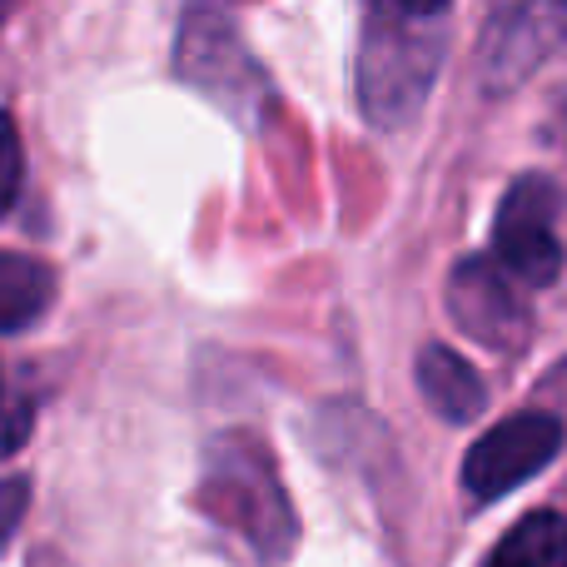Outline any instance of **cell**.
Masks as SVG:
<instances>
[{"instance_id":"obj_11","label":"cell","mask_w":567,"mask_h":567,"mask_svg":"<svg viewBox=\"0 0 567 567\" xmlns=\"http://www.w3.org/2000/svg\"><path fill=\"white\" fill-rule=\"evenodd\" d=\"M20 189V135L10 125V115H0V215H10Z\"/></svg>"},{"instance_id":"obj_3","label":"cell","mask_w":567,"mask_h":567,"mask_svg":"<svg viewBox=\"0 0 567 567\" xmlns=\"http://www.w3.org/2000/svg\"><path fill=\"white\" fill-rule=\"evenodd\" d=\"M493 249L498 269H508L523 284H553L563 269L558 245V185L543 175H523L503 195L498 219H493Z\"/></svg>"},{"instance_id":"obj_7","label":"cell","mask_w":567,"mask_h":567,"mask_svg":"<svg viewBox=\"0 0 567 567\" xmlns=\"http://www.w3.org/2000/svg\"><path fill=\"white\" fill-rule=\"evenodd\" d=\"M567 25V10L558 6H513L498 10L483 30L478 70L488 75V85H518V75H528L533 65H543L553 45H558Z\"/></svg>"},{"instance_id":"obj_2","label":"cell","mask_w":567,"mask_h":567,"mask_svg":"<svg viewBox=\"0 0 567 567\" xmlns=\"http://www.w3.org/2000/svg\"><path fill=\"white\" fill-rule=\"evenodd\" d=\"M199 503H205V513L219 528L235 533L265 567H279L289 558L293 538H299V523H293V508L284 498L279 468L255 433H225V439L209 443Z\"/></svg>"},{"instance_id":"obj_10","label":"cell","mask_w":567,"mask_h":567,"mask_svg":"<svg viewBox=\"0 0 567 567\" xmlns=\"http://www.w3.org/2000/svg\"><path fill=\"white\" fill-rule=\"evenodd\" d=\"M483 567H567V518L553 508L518 518Z\"/></svg>"},{"instance_id":"obj_4","label":"cell","mask_w":567,"mask_h":567,"mask_svg":"<svg viewBox=\"0 0 567 567\" xmlns=\"http://www.w3.org/2000/svg\"><path fill=\"white\" fill-rule=\"evenodd\" d=\"M179 70L189 85H199L209 100H219L235 115H255L265 100V75L245 55L239 30L219 10H189L185 35H179Z\"/></svg>"},{"instance_id":"obj_6","label":"cell","mask_w":567,"mask_h":567,"mask_svg":"<svg viewBox=\"0 0 567 567\" xmlns=\"http://www.w3.org/2000/svg\"><path fill=\"white\" fill-rule=\"evenodd\" d=\"M449 309L463 333L498 353H518L528 343V313L513 293L508 275L493 259H463L449 275Z\"/></svg>"},{"instance_id":"obj_5","label":"cell","mask_w":567,"mask_h":567,"mask_svg":"<svg viewBox=\"0 0 567 567\" xmlns=\"http://www.w3.org/2000/svg\"><path fill=\"white\" fill-rule=\"evenodd\" d=\"M563 449V423L553 413H513L488 429L463 458V483L473 498H503L543 473Z\"/></svg>"},{"instance_id":"obj_1","label":"cell","mask_w":567,"mask_h":567,"mask_svg":"<svg viewBox=\"0 0 567 567\" xmlns=\"http://www.w3.org/2000/svg\"><path fill=\"white\" fill-rule=\"evenodd\" d=\"M449 10L373 6L359 40V110L383 130L409 125L423 110L443 65Z\"/></svg>"},{"instance_id":"obj_8","label":"cell","mask_w":567,"mask_h":567,"mask_svg":"<svg viewBox=\"0 0 567 567\" xmlns=\"http://www.w3.org/2000/svg\"><path fill=\"white\" fill-rule=\"evenodd\" d=\"M419 389L429 399V409L439 413L443 423H468L483 413L488 393H483V373L473 369L468 359L449 349V343H429L419 359Z\"/></svg>"},{"instance_id":"obj_9","label":"cell","mask_w":567,"mask_h":567,"mask_svg":"<svg viewBox=\"0 0 567 567\" xmlns=\"http://www.w3.org/2000/svg\"><path fill=\"white\" fill-rule=\"evenodd\" d=\"M55 299V269L35 255L0 249V333H20Z\"/></svg>"}]
</instances>
